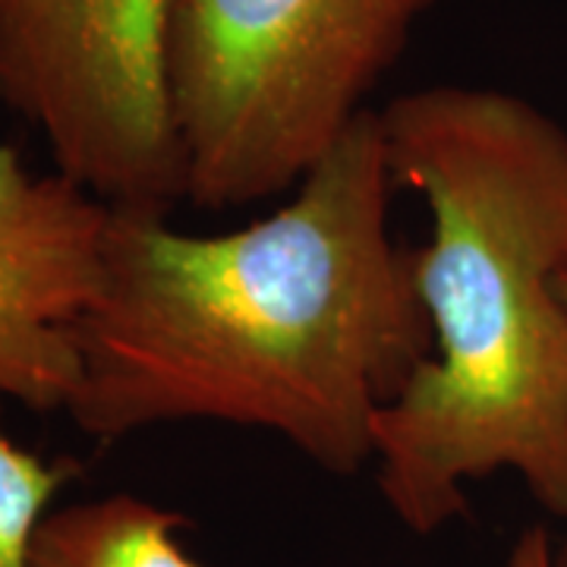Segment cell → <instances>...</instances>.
<instances>
[{"mask_svg":"<svg viewBox=\"0 0 567 567\" xmlns=\"http://www.w3.org/2000/svg\"><path fill=\"white\" fill-rule=\"evenodd\" d=\"M394 193L375 107L244 227L189 234L167 212L111 208L66 416L95 442L171 423L256 429L357 476L382 410L432 353Z\"/></svg>","mask_w":567,"mask_h":567,"instance_id":"1","label":"cell"},{"mask_svg":"<svg viewBox=\"0 0 567 567\" xmlns=\"http://www.w3.org/2000/svg\"><path fill=\"white\" fill-rule=\"evenodd\" d=\"M379 121L429 212L413 278L432 353L375 423V488L435 536L507 470L567 524V126L488 85L413 89Z\"/></svg>","mask_w":567,"mask_h":567,"instance_id":"2","label":"cell"},{"mask_svg":"<svg viewBox=\"0 0 567 567\" xmlns=\"http://www.w3.org/2000/svg\"><path fill=\"white\" fill-rule=\"evenodd\" d=\"M435 0H164L183 203L230 212L297 183L375 111Z\"/></svg>","mask_w":567,"mask_h":567,"instance_id":"3","label":"cell"},{"mask_svg":"<svg viewBox=\"0 0 567 567\" xmlns=\"http://www.w3.org/2000/svg\"><path fill=\"white\" fill-rule=\"evenodd\" d=\"M0 104L104 205L171 215L183 203L164 0H0Z\"/></svg>","mask_w":567,"mask_h":567,"instance_id":"4","label":"cell"},{"mask_svg":"<svg viewBox=\"0 0 567 567\" xmlns=\"http://www.w3.org/2000/svg\"><path fill=\"white\" fill-rule=\"evenodd\" d=\"M111 205L0 142V406L70 410L80 324L99 300Z\"/></svg>","mask_w":567,"mask_h":567,"instance_id":"5","label":"cell"},{"mask_svg":"<svg viewBox=\"0 0 567 567\" xmlns=\"http://www.w3.org/2000/svg\"><path fill=\"white\" fill-rule=\"evenodd\" d=\"M189 520L130 492L54 505L35 533L32 567H203L183 533Z\"/></svg>","mask_w":567,"mask_h":567,"instance_id":"6","label":"cell"},{"mask_svg":"<svg viewBox=\"0 0 567 567\" xmlns=\"http://www.w3.org/2000/svg\"><path fill=\"white\" fill-rule=\"evenodd\" d=\"M70 473V464L44 461L0 432V567H32L39 524L58 505Z\"/></svg>","mask_w":567,"mask_h":567,"instance_id":"7","label":"cell"},{"mask_svg":"<svg viewBox=\"0 0 567 567\" xmlns=\"http://www.w3.org/2000/svg\"><path fill=\"white\" fill-rule=\"evenodd\" d=\"M502 567H555V539L543 524H529L511 543Z\"/></svg>","mask_w":567,"mask_h":567,"instance_id":"8","label":"cell"},{"mask_svg":"<svg viewBox=\"0 0 567 567\" xmlns=\"http://www.w3.org/2000/svg\"><path fill=\"white\" fill-rule=\"evenodd\" d=\"M555 567H567V533L561 543H555Z\"/></svg>","mask_w":567,"mask_h":567,"instance_id":"9","label":"cell"}]
</instances>
